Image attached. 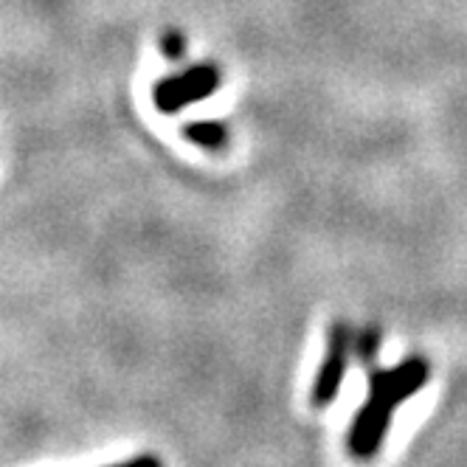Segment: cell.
<instances>
[{"mask_svg": "<svg viewBox=\"0 0 467 467\" xmlns=\"http://www.w3.org/2000/svg\"><path fill=\"white\" fill-rule=\"evenodd\" d=\"M428 380V366L422 358H409L394 369L369 372V400L355 414L349 428V453L360 462L372 459L391 425V414Z\"/></svg>", "mask_w": 467, "mask_h": 467, "instance_id": "obj_1", "label": "cell"}, {"mask_svg": "<svg viewBox=\"0 0 467 467\" xmlns=\"http://www.w3.org/2000/svg\"><path fill=\"white\" fill-rule=\"evenodd\" d=\"M220 88V71L214 65H194V68L166 77L152 88V99L158 110L178 113L186 105H194L197 99H206Z\"/></svg>", "mask_w": 467, "mask_h": 467, "instance_id": "obj_2", "label": "cell"}, {"mask_svg": "<svg viewBox=\"0 0 467 467\" xmlns=\"http://www.w3.org/2000/svg\"><path fill=\"white\" fill-rule=\"evenodd\" d=\"M355 349V341H352V329L349 324L338 321L329 332V347H327V355L318 366V375L313 380V391H310V403L316 409H324L329 406L332 400H336L344 378H347V366H349V355Z\"/></svg>", "mask_w": 467, "mask_h": 467, "instance_id": "obj_3", "label": "cell"}, {"mask_svg": "<svg viewBox=\"0 0 467 467\" xmlns=\"http://www.w3.org/2000/svg\"><path fill=\"white\" fill-rule=\"evenodd\" d=\"M183 136L203 150H223L228 144V130L220 121H189L183 127Z\"/></svg>", "mask_w": 467, "mask_h": 467, "instance_id": "obj_4", "label": "cell"}, {"mask_svg": "<svg viewBox=\"0 0 467 467\" xmlns=\"http://www.w3.org/2000/svg\"><path fill=\"white\" fill-rule=\"evenodd\" d=\"M378 344H380V332L378 329H363L358 341H355V349H358V358L363 363H372L375 355H378Z\"/></svg>", "mask_w": 467, "mask_h": 467, "instance_id": "obj_5", "label": "cell"}, {"mask_svg": "<svg viewBox=\"0 0 467 467\" xmlns=\"http://www.w3.org/2000/svg\"><path fill=\"white\" fill-rule=\"evenodd\" d=\"M161 48H163V54L170 57V59H183L186 37L181 35V31H166V35L161 37Z\"/></svg>", "mask_w": 467, "mask_h": 467, "instance_id": "obj_6", "label": "cell"}, {"mask_svg": "<svg viewBox=\"0 0 467 467\" xmlns=\"http://www.w3.org/2000/svg\"><path fill=\"white\" fill-rule=\"evenodd\" d=\"M113 467H163L155 456H150V453H144V456H132V459H127V462H121V464H113Z\"/></svg>", "mask_w": 467, "mask_h": 467, "instance_id": "obj_7", "label": "cell"}]
</instances>
